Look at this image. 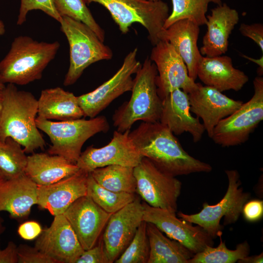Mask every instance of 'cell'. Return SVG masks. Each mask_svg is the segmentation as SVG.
<instances>
[{"instance_id":"obj_26","label":"cell","mask_w":263,"mask_h":263,"mask_svg":"<svg viewBox=\"0 0 263 263\" xmlns=\"http://www.w3.org/2000/svg\"><path fill=\"white\" fill-rule=\"evenodd\" d=\"M38 104V117L45 119L67 121L84 116L77 96L59 87L43 90Z\"/></svg>"},{"instance_id":"obj_16","label":"cell","mask_w":263,"mask_h":263,"mask_svg":"<svg viewBox=\"0 0 263 263\" xmlns=\"http://www.w3.org/2000/svg\"><path fill=\"white\" fill-rule=\"evenodd\" d=\"M35 247L57 263H75L84 251L63 214L55 216L51 225L42 230Z\"/></svg>"},{"instance_id":"obj_7","label":"cell","mask_w":263,"mask_h":263,"mask_svg":"<svg viewBox=\"0 0 263 263\" xmlns=\"http://www.w3.org/2000/svg\"><path fill=\"white\" fill-rule=\"evenodd\" d=\"M87 4L98 3L110 12L122 34L134 23L144 26L153 46L160 40L158 35L169 16L168 4L162 0H85Z\"/></svg>"},{"instance_id":"obj_48","label":"cell","mask_w":263,"mask_h":263,"mask_svg":"<svg viewBox=\"0 0 263 263\" xmlns=\"http://www.w3.org/2000/svg\"><path fill=\"white\" fill-rule=\"evenodd\" d=\"M2 225H1V222L0 221V233L2 231Z\"/></svg>"},{"instance_id":"obj_42","label":"cell","mask_w":263,"mask_h":263,"mask_svg":"<svg viewBox=\"0 0 263 263\" xmlns=\"http://www.w3.org/2000/svg\"><path fill=\"white\" fill-rule=\"evenodd\" d=\"M239 263H261L263 262V252L258 255L246 256L237 261Z\"/></svg>"},{"instance_id":"obj_27","label":"cell","mask_w":263,"mask_h":263,"mask_svg":"<svg viewBox=\"0 0 263 263\" xmlns=\"http://www.w3.org/2000/svg\"><path fill=\"white\" fill-rule=\"evenodd\" d=\"M147 233L150 248L148 263H188L194 254L178 241L164 236L152 223H147Z\"/></svg>"},{"instance_id":"obj_34","label":"cell","mask_w":263,"mask_h":263,"mask_svg":"<svg viewBox=\"0 0 263 263\" xmlns=\"http://www.w3.org/2000/svg\"><path fill=\"white\" fill-rule=\"evenodd\" d=\"M150 250L147 223L143 221L131 242L114 263H148Z\"/></svg>"},{"instance_id":"obj_49","label":"cell","mask_w":263,"mask_h":263,"mask_svg":"<svg viewBox=\"0 0 263 263\" xmlns=\"http://www.w3.org/2000/svg\"><path fill=\"white\" fill-rule=\"evenodd\" d=\"M152 0V1H156V0Z\"/></svg>"},{"instance_id":"obj_12","label":"cell","mask_w":263,"mask_h":263,"mask_svg":"<svg viewBox=\"0 0 263 263\" xmlns=\"http://www.w3.org/2000/svg\"><path fill=\"white\" fill-rule=\"evenodd\" d=\"M150 58L157 68L156 83L162 100L175 89L188 94L197 87L183 60L168 41L161 40L153 46Z\"/></svg>"},{"instance_id":"obj_22","label":"cell","mask_w":263,"mask_h":263,"mask_svg":"<svg viewBox=\"0 0 263 263\" xmlns=\"http://www.w3.org/2000/svg\"><path fill=\"white\" fill-rule=\"evenodd\" d=\"M197 77L205 85L223 92L241 90L249 80L242 71L235 68L227 56H203L197 67Z\"/></svg>"},{"instance_id":"obj_47","label":"cell","mask_w":263,"mask_h":263,"mask_svg":"<svg viewBox=\"0 0 263 263\" xmlns=\"http://www.w3.org/2000/svg\"><path fill=\"white\" fill-rule=\"evenodd\" d=\"M5 180L4 178L3 177L2 175L0 172V182L2 181V180Z\"/></svg>"},{"instance_id":"obj_18","label":"cell","mask_w":263,"mask_h":263,"mask_svg":"<svg viewBox=\"0 0 263 263\" xmlns=\"http://www.w3.org/2000/svg\"><path fill=\"white\" fill-rule=\"evenodd\" d=\"M188 94L190 112L202 119L210 138L218 123L235 112L243 103L242 101L227 97L213 87L199 83Z\"/></svg>"},{"instance_id":"obj_44","label":"cell","mask_w":263,"mask_h":263,"mask_svg":"<svg viewBox=\"0 0 263 263\" xmlns=\"http://www.w3.org/2000/svg\"><path fill=\"white\" fill-rule=\"evenodd\" d=\"M3 94L2 90H0V118L3 109Z\"/></svg>"},{"instance_id":"obj_35","label":"cell","mask_w":263,"mask_h":263,"mask_svg":"<svg viewBox=\"0 0 263 263\" xmlns=\"http://www.w3.org/2000/svg\"><path fill=\"white\" fill-rule=\"evenodd\" d=\"M34 10H41L59 22L62 18L56 8L54 0H20L17 24H23L26 20L28 13Z\"/></svg>"},{"instance_id":"obj_1","label":"cell","mask_w":263,"mask_h":263,"mask_svg":"<svg viewBox=\"0 0 263 263\" xmlns=\"http://www.w3.org/2000/svg\"><path fill=\"white\" fill-rule=\"evenodd\" d=\"M129 135L143 157L171 176L212 170L209 164L189 155L174 134L160 122H143Z\"/></svg>"},{"instance_id":"obj_17","label":"cell","mask_w":263,"mask_h":263,"mask_svg":"<svg viewBox=\"0 0 263 263\" xmlns=\"http://www.w3.org/2000/svg\"><path fill=\"white\" fill-rule=\"evenodd\" d=\"M63 214L86 250L96 244L112 214L104 211L86 195L73 202Z\"/></svg>"},{"instance_id":"obj_5","label":"cell","mask_w":263,"mask_h":263,"mask_svg":"<svg viewBox=\"0 0 263 263\" xmlns=\"http://www.w3.org/2000/svg\"><path fill=\"white\" fill-rule=\"evenodd\" d=\"M38 128L49 137L52 145L48 150L50 154L61 156L76 164L85 142L95 134L107 132L109 124L101 115L85 119L53 121L37 117Z\"/></svg>"},{"instance_id":"obj_19","label":"cell","mask_w":263,"mask_h":263,"mask_svg":"<svg viewBox=\"0 0 263 263\" xmlns=\"http://www.w3.org/2000/svg\"><path fill=\"white\" fill-rule=\"evenodd\" d=\"M88 172L80 169L53 184L37 186V205L52 215L62 214L79 198L87 195Z\"/></svg>"},{"instance_id":"obj_28","label":"cell","mask_w":263,"mask_h":263,"mask_svg":"<svg viewBox=\"0 0 263 263\" xmlns=\"http://www.w3.org/2000/svg\"><path fill=\"white\" fill-rule=\"evenodd\" d=\"M100 186L115 192L135 193L136 182L133 168L117 165L94 169L90 172Z\"/></svg>"},{"instance_id":"obj_36","label":"cell","mask_w":263,"mask_h":263,"mask_svg":"<svg viewBox=\"0 0 263 263\" xmlns=\"http://www.w3.org/2000/svg\"><path fill=\"white\" fill-rule=\"evenodd\" d=\"M18 263H57L36 247L22 245L18 248Z\"/></svg>"},{"instance_id":"obj_8","label":"cell","mask_w":263,"mask_h":263,"mask_svg":"<svg viewBox=\"0 0 263 263\" xmlns=\"http://www.w3.org/2000/svg\"><path fill=\"white\" fill-rule=\"evenodd\" d=\"M228 185L226 192L217 204L209 205L203 204V209L198 213L186 214L181 211L177 213L180 219L201 226L213 239L223 234V226L220 221L224 217V225L235 223L242 212L243 207L248 201L250 194L244 192L240 187L242 183L236 170H226Z\"/></svg>"},{"instance_id":"obj_50","label":"cell","mask_w":263,"mask_h":263,"mask_svg":"<svg viewBox=\"0 0 263 263\" xmlns=\"http://www.w3.org/2000/svg\"><path fill=\"white\" fill-rule=\"evenodd\" d=\"M2 181H3V180H2ZM1 181H0V183Z\"/></svg>"},{"instance_id":"obj_38","label":"cell","mask_w":263,"mask_h":263,"mask_svg":"<svg viewBox=\"0 0 263 263\" xmlns=\"http://www.w3.org/2000/svg\"><path fill=\"white\" fill-rule=\"evenodd\" d=\"M241 34L253 40L263 53V24L255 23L251 24H241L239 27Z\"/></svg>"},{"instance_id":"obj_11","label":"cell","mask_w":263,"mask_h":263,"mask_svg":"<svg viewBox=\"0 0 263 263\" xmlns=\"http://www.w3.org/2000/svg\"><path fill=\"white\" fill-rule=\"evenodd\" d=\"M137 51L135 48L126 56L121 67L110 79L94 91L77 96L84 116L96 117L115 98L132 91L133 85L132 75L142 66L137 59Z\"/></svg>"},{"instance_id":"obj_29","label":"cell","mask_w":263,"mask_h":263,"mask_svg":"<svg viewBox=\"0 0 263 263\" xmlns=\"http://www.w3.org/2000/svg\"><path fill=\"white\" fill-rule=\"evenodd\" d=\"M172 10L167 19L163 28L167 29L176 21L188 19L199 26L206 25V15L208 4H222V0H171Z\"/></svg>"},{"instance_id":"obj_46","label":"cell","mask_w":263,"mask_h":263,"mask_svg":"<svg viewBox=\"0 0 263 263\" xmlns=\"http://www.w3.org/2000/svg\"><path fill=\"white\" fill-rule=\"evenodd\" d=\"M5 87L4 83L2 82L0 77V90H3Z\"/></svg>"},{"instance_id":"obj_2","label":"cell","mask_w":263,"mask_h":263,"mask_svg":"<svg viewBox=\"0 0 263 263\" xmlns=\"http://www.w3.org/2000/svg\"><path fill=\"white\" fill-rule=\"evenodd\" d=\"M3 109L0 118V141L11 137L23 147L26 153L43 149L46 143L38 128V100L30 92L8 83L2 90Z\"/></svg>"},{"instance_id":"obj_43","label":"cell","mask_w":263,"mask_h":263,"mask_svg":"<svg viewBox=\"0 0 263 263\" xmlns=\"http://www.w3.org/2000/svg\"><path fill=\"white\" fill-rule=\"evenodd\" d=\"M243 57L246 58L250 61L253 62L257 64L259 66L260 75L263 74V56L262 55L259 59H255L252 57H250L245 55L242 56Z\"/></svg>"},{"instance_id":"obj_30","label":"cell","mask_w":263,"mask_h":263,"mask_svg":"<svg viewBox=\"0 0 263 263\" xmlns=\"http://www.w3.org/2000/svg\"><path fill=\"white\" fill-rule=\"evenodd\" d=\"M27 156L21 145L11 137L0 141V172L5 179L25 174Z\"/></svg>"},{"instance_id":"obj_40","label":"cell","mask_w":263,"mask_h":263,"mask_svg":"<svg viewBox=\"0 0 263 263\" xmlns=\"http://www.w3.org/2000/svg\"><path fill=\"white\" fill-rule=\"evenodd\" d=\"M42 229L39 224L36 221H27L21 224L18 229L21 238L27 240H32L38 237Z\"/></svg>"},{"instance_id":"obj_45","label":"cell","mask_w":263,"mask_h":263,"mask_svg":"<svg viewBox=\"0 0 263 263\" xmlns=\"http://www.w3.org/2000/svg\"><path fill=\"white\" fill-rule=\"evenodd\" d=\"M5 28L4 23L0 20V35H2L5 33Z\"/></svg>"},{"instance_id":"obj_23","label":"cell","mask_w":263,"mask_h":263,"mask_svg":"<svg viewBox=\"0 0 263 263\" xmlns=\"http://www.w3.org/2000/svg\"><path fill=\"white\" fill-rule=\"evenodd\" d=\"M200 26L188 19L176 21L159 34V40L169 42L185 62L189 76L197 77L199 62L202 57L197 46Z\"/></svg>"},{"instance_id":"obj_37","label":"cell","mask_w":263,"mask_h":263,"mask_svg":"<svg viewBox=\"0 0 263 263\" xmlns=\"http://www.w3.org/2000/svg\"><path fill=\"white\" fill-rule=\"evenodd\" d=\"M75 263H110L102 239L92 248L84 250Z\"/></svg>"},{"instance_id":"obj_39","label":"cell","mask_w":263,"mask_h":263,"mask_svg":"<svg viewBox=\"0 0 263 263\" xmlns=\"http://www.w3.org/2000/svg\"><path fill=\"white\" fill-rule=\"evenodd\" d=\"M242 213L247 221H259L263 215V201L255 199L246 202L243 207Z\"/></svg>"},{"instance_id":"obj_10","label":"cell","mask_w":263,"mask_h":263,"mask_svg":"<svg viewBox=\"0 0 263 263\" xmlns=\"http://www.w3.org/2000/svg\"><path fill=\"white\" fill-rule=\"evenodd\" d=\"M137 192L145 203L157 208L175 213L182 183L175 177L158 168L143 157L133 168Z\"/></svg>"},{"instance_id":"obj_25","label":"cell","mask_w":263,"mask_h":263,"mask_svg":"<svg viewBox=\"0 0 263 263\" xmlns=\"http://www.w3.org/2000/svg\"><path fill=\"white\" fill-rule=\"evenodd\" d=\"M79 170L63 157L45 153L27 156L25 174L37 185H48L71 176Z\"/></svg>"},{"instance_id":"obj_24","label":"cell","mask_w":263,"mask_h":263,"mask_svg":"<svg viewBox=\"0 0 263 263\" xmlns=\"http://www.w3.org/2000/svg\"><path fill=\"white\" fill-rule=\"evenodd\" d=\"M37 186L25 174L0 183V212H8L11 218L27 216L37 204Z\"/></svg>"},{"instance_id":"obj_9","label":"cell","mask_w":263,"mask_h":263,"mask_svg":"<svg viewBox=\"0 0 263 263\" xmlns=\"http://www.w3.org/2000/svg\"><path fill=\"white\" fill-rule=\"evenodd\" d=\"M254 94L250 100L215 127L211 139L222 147L241 145L263 120V77L253 80Z\"/></svg>"},{"instance_id":"obj_33","label":"cell","mask_w":263,"mask_h":263,"mask_svg":"<svg viewBox=\"0 0 263 263\" xmlns=\"http://www.w3.org/2000/svg\"><path fill=\"white\" fill-rule=\"evenodd\" d=\"M56 8L61 16H67L80 21L90 27L102 42L104 30L96 22L85 0H54Z\"/></svg>"},{"instance_id":"obj_6","label":"cell","mask_w":263,"mask_h":263,"mask_svg":"<svg viewBox=\"0 0 263 263\" xmlns=\"http://www.w3.org/2000/svg\"><path fill=\"white\" fill-rule=\"evenodd\" d=\"M60 30L66 36L70 48V65L63 85L74 84L91 64L113 57L109 47L82 22L67 16L62 17Z\"/></svg>"},{"instance_id":"obj_41","label":"cell","mask_w":263,"mask_h":263,"mask_svg":"<svg viewBox=\"0 0 263 263\" xmlns=\"http://www.w3.org/2000/svg\"><path fill=\"white\" fill-rule=\"evenodd\" d=\"M18 263V247L12 241L3 249L0 248V263Z\"/></svg>"},{"instance_id":"obj_20","label":"cell","mask_w":263,"mask_h":263,"mask_svg":"<svg viewBox=\"0 0 263 263\" xmlns=\"http://www.w3.org/2000/svg\"><path fill=\"white\" fill-rule=\"evenodd\" d=\"M190 112L188 94L177 89L162 99L159 122L174 134L188 132L196 143L201 139L205 129L199 118L193 117Z\"/></svg>"},{"instance_id":"obj_31","label":"cell","mask_w":263,"mask_h":263,"mask_svg":"<svg viewBox=\"0 0 263 263\" xmlns=\"http://www.w3.org/2000/svg\"><path fill=\"white\" fill-rule=\"evenodd\" d=\"M87 195L106 212L113 214L136 198L135 193L115 192L99 185L89 173L87 183Z\"/></svg>"},{"instance_id":"obj_32","label":"cell","mask_w":263,"mask_h":263,"mask_svg":"<svg viewBox=\"0 0 263 263\" xmlns=\"http://www.w3.org/2000/svg\"><path fill=\"white\" fill-rule=\"evenodd\" d=\"M222 236H219L220 243L217 247L207 246L203 251L194 254L188 263H235L248 256L250 245L247 241L237 244L235 250H230L222 241Z\"/></svg>"},{"instance_id":"obj_4","label":"cell","mask_w":263,"mask_h":263,"mask_svg":"<svg viewBox=\"0 0 263 263\" xmlns=\"http://www.w3.org/2000/svg\"><path fill=\"white\" fill-rule=\"evenodd\" d=\"M135 74L130 100L117 109L113 116V125L120 132L130 130L139 120L155 122L160 119L162 100L158 94L155 64L147 56Z\"/></svg>"},{"instance_id":"obj_14","label":"cell","mask_w":263,"mask_h":263,"mask_svg":"<svg viewBox=\"0 0 263 263\" xmlns=\"http://www.w3.org/2000/svg\"><path fill=\"white\" fill-rule=\"evenodd\" d=\"M130 132V130L123 132L115 131L107 145L100 148L88 147L81 152L76 165L88 173L112 165L135 167L143 157L129 137Z\"/></svg>"},{"instance_id":"obj_15","label":"cell","mask_w":263,"mask_h":263,"mask_svg":"<svg viewBox=\"0 0 263 263\" xmlns=\"http://www.w3.org/2000/svg\"><path fill=\"white\" fill-rule=\"evenodd\" d=\"M143 209L140 200L136 197L110 216L102 238L110 263L114 262L133 239L143 221Z\"/></svg>"},{"instance_id":"obj_13","label":"cell","mask_w":263,"mask_h":263,"mask_svg":"<svg viewBox=\"0 0 263 263\" xmlns=\"http://www.w3.org/2000/svg\"><path fill=\"white\" fill-rule=\"evenodd\" d=\"M143 221L154 225L167 236L178 241L193 254L203 251L207 246H213V238L199 225L176 217L174 212L154 207L145 203Z\"/></svg>"},{"instance_id":"obj_21","label":"cell","mask_w":263,"mask_h":263,"mask_svg":"<svg viewBox=\"0 0 263 263\" xmlns=\"http://www.w3.org/2000/svg\"><path fill=\"white\" fill-rule=\"evenodd\" d=\"M207 19V30L202 40L201 54L208 57L225 54L229 36L239 21L238 11L223 3L212 9Z\"/></svg>"},{"instance_id":"obj_3","label":"cell","mask_w":263,"mask_h":263,"mask_svg":"<svg viewBox=\"0 0 263 263\" xmlns=\"http://www.w3.org/2000/svg\"><path fill=\"white\" fill-rule=\"evenodd\" d=\"M60 46L57 41H38L27 36L16 37L0 62L1 80L4 84L25 85L40 79Z\"/></svg>"}]
</instances>
